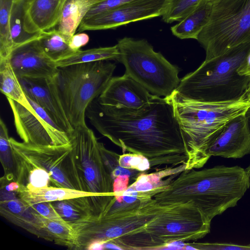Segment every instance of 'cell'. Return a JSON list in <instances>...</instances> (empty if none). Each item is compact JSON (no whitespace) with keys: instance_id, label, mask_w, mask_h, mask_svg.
<instances>
[{"instance_id":"cell-1","label":"cell","mask_w":250,"mask_h":250,"mask_svg":"<svg viewBox=\"0 0 250 250\" xmlns=\"http://www.w3.org/2000/svg\"><path fill=\"white\" fill-rule=\"evenodd\" d=\"M85 117L123 153L146 157L150 169L187 163L189 156L171 95H153L146 106L138 110L104 105L97 98L87 107Z\"/></svg>"},{"instance_id":"cell-2","label":"cell","mask_w":250,"mask_h":250,"mask_svg":"<svg viewBox=\"0 0 250 250\" xmlns=\"http://www.w3.org/2000/svg\"><path fill=\"white\" fill-rule=\"evenodd\" d=\"M250 187L245 169L220 165L184 170L153 198L163 206L189 202L211 221L236 206Z\"/></svg>"},{"instance_id":"cell-3","label":"cell","mask_w":250,"mask_h":250,"mask_svg":"<svg viewBox=\"0 0 250 250\" xmlns=\"http://www.w3.org/2000/svg\"><path fill=\"white\" fill-rule=\"evenodd\" d=\"M174 113L189 156L185 170L203 167L210 157L208 150L224 126L231 119L245 114L250 95L238 100L201 102L171 95Z\"/></svg>"},{"instance_id":"cell-4","label":"cell","mask_w":250,"mask_h":250,"mask_svg":"<svg viewBox=\"0 0 250 250\" xmlns=\"http://www.w3.org/2000/svg\"><path fill=\"white\" fill-rule=\"evenodd\" d=\"M250 55V42L205 60L180 80L175 91L186 99L206 102L234 101L250 95V75L238 72Z\"/></svg>"},{"instance_id":"cell-5","label":"cell","mask_w":250,"mask_h":250,"mask_svg":"<svg viewBox=\"0 0 250 250\" xmlns=\"http://www.w3.org/2000/svg\"><path fill=\"white\" fill-rule=\"evenodd\" d=\"M116 65L108 61L59 67L49 79L51 91L74 129L86 125L85 111L112 78Z\"/></svg>"},{"instance_id":"cell-6","label":"cell","mask_w":250,"mask_h":250,"mask_svg":"<svg viewBox=\"0 0 250 250\" xmlns=\"http://www.w3.org/2000/svg\"><path fill=\"white\" fill-rule=\"evenodd\" d=\"M148 192L126 207L98 215H85L69 223L74 235V250H87L92 244L104 243L144 227L164 208Z\"/></svg>"},{"instance_id":"cell-7","label":"cell","mask_w":250,"mask_h":250,"mask_svg":"<svg viewBox=\"0 0 250 250\" xmlns=\"http://www.w3.org/2000/svg\"><path fill=\"white\" fill-rule=\"evenodd\" d=\"M211 221L189 202L166 205L130 237L138 250L165 249L170 243L196 241L209 233Z\"/></svg>"},{"instance_id":"cell-8","label":"cell","mask_w":250,"mask_h":250,"mask_svg":"<svg viewBox=\"0 0 250 250\" xmlns=\"http://www.w3.org/2000/svg\"><path fill=\"white\" fill-rule=\"evenodd\" d=\"M118 62L125 73L144 86L151 94L170 96L180 82L178 67L171 63L145 39L125 37L118 41Z\"/></svg>"},{"instance_id":"cell-9","label":"cell","mask_w":250,"mask_h":250,"mask_svg":"<svg viewBox=\"0 0 250 250\" xmlns=\"http://www.w3.org/2000/svg\"><path fill=\"white\" fill-rule=\"evenodd\" d=\"M9 140L16 182L30 171L40 169L48 174L50 186L82 191L70 143L61 146H37L19 142L13 138Z\"/></svg>"},{"instance_id":"cell-10","label":"cell","mask_w":250,"mask_h":250,"mask_svg":"<svg viewBox=\"0 0 250 250\" xmlns=\"http://www.w3.org/2000/svg\"><path fill=\"white\" fill-rule=\"evenodd\" d=\"M209 21L197 41L206 51L205 60L250 42V0H216Z\"/></svg>"},{"instance_id":"cell-11","label":"cell","mask_w":250,"mask_h":250,"mask_svg":"<svg viewBox=\"0 0 250 250\" xmlns=\"http://www.w3.org/2000/svg\"><path fill=\"white\" fill-rule=\"evenodd\" d=\"M82 191L100 195L115 194L114 180L104 164L100 142L87 125L69 134Z\"/></svg>"},{"instance_id":"cell-12","label":"cell","mask_w":250,"mask_h":250,"mask_svg":"<svg viewBox=\"0 0 250 250\" xmlns=\"http://www.w3.org/2000/svg\"><path fill=\"white\" fill-rule=\"evenodd\" d=\"M27 98L32 106L30 109L7 98L17 132L23 142L37 146L69 144V134L62 130L42 107Z\"/></svg>"},{"instance_id":"cell-13","label":"cell","mask_w":250,"mask_h":250,"mask_svg":"<svg viewBox=\"0 0 250 250\" xmlns=\"http://www.w3.org/2000/svg\"><path fill=\"white\" fill-rule=\"evenodd\" d=\"M166 0H135L83 19L80 32L115 29L132 22L162 16Z\"/></svg>"},{"instance_id":"cell-14","label":"cell","mask_w":250,"mask_h":250,"mask_svg":"<svg viewBox=\"0 0 250 250\" xmlns=\"http://www.w3.org/2000/svg\"><path fill=\"white\" fill-rule=\"evenodd\" d=\"M250 153V126L246 113L229 120L208 150L210 157L241 158Z\"/></svg>"},{"instance_id":"cell-15","label":"cell","mask_w":250,"mask_h":250,"mask_svg":"<svg viewBox=\"0 0 250 250\" xmlns=\"http://www.w3.org/2000/svg\"><path fill=\"white\" fill-rule=\"evenodd\" d=\"M38 37L15 48L8 58L18 78L50 79L57 72L56 62L43 52Z\"/></svg>"},{"instance_id":"cell-16","label":"cell","mask_w":250,"mask_h":250,"mask_svg":"<svg viewBox=\"0 0 250 250\" xmlns=\"http://www.w3.org/2000/svg\"><path fill=\"white\" fill-rule=\"evenodd\" d=\"M153 96L141 84L125 73L122 76L112 77L98 99L104 105L138 110L146 106Z\"/></svg>"},{"instance_id":"cell-17","label":"cell","mask_w":250,"mask_h":250,"mask_svg":"<svg viewBox=\"0 0 250 250\" xmlns=\"http://www.w3.org/2000/svg\"><path fill=\"white\" fill-rule=\"evenodd\" d=\"M0 214L15 225L45 239L42 215L26 206L16 191H9L0 187Z\"/></svg>"},{"instance_id":"cell-18","label":"cell","mask_w":250,"mask_h":250,"mask_svg":"<svg viewBox=\"0 0 250 250\" xmlns=\"http://www.w3.org/2000/svg\"><path fill=\"white\" fill-rule=\"evenodd\" d=\"M19 79L26 97L42 107L62 130L70 134L74 129L51 91L49 79Z\"/></svg>"},{"instance_id":"cell-19","label":"cell","mask_w":250,"mask_h":250,"mask_svg":"<svg viewBox=\"0 0 250 250\" xmlns=\"http://www.w3.org/2000/svg\"><path fill=\"white\" fill-rule=\"evenodd\" d=\"M66 0H30L25 1L24 26L26 32L38 34L57 25Z\"/></svg>"},{"instance_id":"cell-20","label":"cell","mask_w":250,"mask_h":250,"mask_svg":"<svg viewBox=\"0 0 250 250\" xmlns=\"http://www.w3.org/2000/svg\"><path fill=\"white\" fill-rule=\"evenodd\" d=\"M212 8V2L203 0L178 23L171 27L172 33L182 40L191 39L197 40L199 34L209 21Z\"/></svg>"},{"instance_id":"cell-21","label":"cell","mask_w":250,"mask_h":250,"mask_svg":"<svg viewBox=\"0 0 250 250\" xmlns=\"http://www.w3.org/2000/svg\"><path fill=\"white\" fill-rule=\"evenodd\" d=\"M16 192L19 198L27 205L40 202H52L85 196L109 195L97 194L77 189L53 186H48L31 190L20 185Z\"/></svg>"},{"instance_id":"cell-22","label":"cell","mask_w":250,"mask_h":250,"mask_svg":"<svg viewBox=\"0 0 250 250\" xmlns=\"http://www.w3.org/2000/svg\"><path fill=\"white\" fill-rule=\"evenodd\" d=\"M0 90L7 98L20 103L29 109L31 108L9 59H0Z\"/></svg>"},{"instance_id":"cell-23","label":"cell","mask_w":250,"mask_h":250,"mask_svg":"<svg viewBox=\"0 0 250 250\" xmlns=\"http://www.w3.org/2000/svg\"><path fill=\"white\" fill-rule=\"evenodd\" d=\"M37 41L45 54L55 62L75 52L69 46L70 41L55 27L41 32Z\"/></svg>"},{"instance_id":"cell-24","label":"cell","mask_w":250,"mask_h":250,"mask_svg":"<svg viewBox=\"0 0 250 250\" xmlns=\"http://www.w3.org/2000/svg\"><path fill=\"white\" fill-rule=\"evenodd\" d=\"M186 169V165L176 167H166L151 173L140 174L129 187L138 192H146L169 184Z\"/></svg>"},{"instance_id":"cell-25","label":"cell","mask_w":250,"mask_h":250,"mask_svg":"<svg viewBox=\"0 0 250 250\" xmlns=\"http://www.w3.org/2000/svg\"><path fill=\"white\" fill-rule=\"evenodd\" d=\"M120 52L116 44L108 47H100L85 50H79L71 55L56 62L58 67L72 64L101 61H119Z\"/></svg>"},{"instance_id":"cell-26","label":"cell","mask_w":250,"mask_h":250,"mask_svg":"<svg viewBox=\"0 0 250 250\" xmlns=\"http://www.w3.org/2000/svg\"><path fill=\"white\" fill-rule=\"evenodd\" d=\"M45 240L55 244L73 250L74 235L73 229L67 222L51 220L42 216Z\"/></svg>"},{"instance_id":"cell-27","label":"cell","mask_w":250,"mask_h":250,"mask_svg":"<svg viewBox=\"0 0 250 250\" xmlns=\"http://www.w3.org/2000/svg\"><path fill=\"white\" fill-rule=\"evenodd\" d=\"M25 1L14 0L10 17V32L13 49L37 37L40 33L30 34L24 26V11Z\"/></svg>"},{"instance_id":"cell-28","label":"cell","mask_w":250,"mask_h":250,"mask_svg":"<svg viewBox=\"0 0 250 250\" xmlns=\"http://www.w3.org/2000/svg\"><path fill=\"white\" fill-rule=\"evenodd\" d=\"M14 0H0V59H8L13 50L10 17Z\"/></svg>"},{"instance_id":"cell-29","label":"cell","mask_w":250,"mask_h":250,"mask_svg":"<svg viewBox=\"0 0 250 250\" xmlns=\"http://www.w3.org/2000/svg\"><path fill=\"white\" fill-rule=\"evenodd\" d=\"M203 0H166L162 15L166 23L179 21L194 10Z\"/></svg>"},{"instance_id":"cell-30","label":"cell","mask_w":250,"mask_h":250,"mask_svg":"<svg viewBox=\"0 0 250 250\" xmlns=\"http://www.w3.org/2000/svg\"><path fill=\"white\" fill-rule=\"evenodd\" d=\"M7 128L1 119L0 120V159L4 174L8 180H14V166L12 149Z\"/></svg>"},{"instance_id":"cell-31","label":"cell","mask_w":250,"mask_h":250,"mask_svg":"<svg viewBox=\"0 0 250 250\" xmlns=\"http://www.w3.org/2000/svg\"><path fill=\"white\" fill-rule=\"evenodd\" d=\"M51 203L60 216L68 223L76 221L84 216L71 199L57 201Z\"/></svg>"},{"instance_id":"cell-32","label":"cell","mask_w":250,"mask_h":250,"mask_svg":"<svg viewBox=\"0 0 250 250\" xmlns=\"http://www.w3.org/2000/svg\"><path fill=\"white\" fill-rule=\"evenodd\" d=\"M119 165L123 167L134 169L144 172L150 169L148 160L142 155L132 153H123L119 159Z\"/></svg>"},{"instance_id":"cell-33","label":"cell","mask_w":250,"mask_h":250,"mask_svg":"<svg viewBox=\"0 0 250 250\" xmlns=\"http://www.w3.org/2000/svg\"><path fill=\"white\" fill-rule=\"evenodd\" d=\"M194 250H250V244L240 245L231 243H188Z\"/></svg>"},{"instance_id":"cell-34","label":"cell","mask_w":250,"mask_h":250,"mask_svg":"<svg viewBox=\"0 0 250 250\" xmlns=\"http://www.w3.org/2000/svg\"><path fill=\"white\" fill-rule=\"evenodd\" d=\"M26 205L45 218L61 222H66L58 213L50 202H43Z\"/></svg>"},{"instance_id":"cell-35","label":"cell","mask_w":250,"mask_h":250,"mask_svg":"<svg viewBox=\"0 0 250 250\" xmlns=\"http://www.w3.org/2000/svg\"><path fill=\"white\" fill-rule=\"evenodd\" d=\"M130 178L127 175H121L116 177L114 179L113 192L115 196L123 194L128 188Z\"/></svg>"},{"instance_id":"cell-36","label":"cell","mask_w":250,"mask_h":250,"mask_svg":"<svg viewBox=\"0 0 250 250\" xmlns=\"http://www.w3.org/2000/svg\"><path fill=\"white\" fill-rule=\"evenodd\" d=\"M89 40V36L86 33L74 34L69 42V46L73 51L76 52L80 50L82 47L85 45Z\"/></svg>"},{"instance_id":"cell-37","label":"cell","mask_w":250,"mask_h":250,"mask_svg":"<svg viewBox=\"0 0 250 250\" xmlns=\"http://www.w3.org/2000/svg\"><path fill=\"white\" fill-rule=\"evenodd\" d=\"M249 177V183L250 185V164L249 166L245 169Z\"/></svg>"},{"instance_id":"cell-38","label":"cell","mask_w":250,"mask_h":250,"mask_svg":"<svg viewBox=\"0 0 250 250\" xmlns=\"http://www.w3.org/2000/svg\"><path fill=\"white\" fill-rule=\"evenodd\" d=\"M246 115L247 116V118H248V119L249 120L250 126V106L249 107V108L247 110V112L246 113Z\"/></svg>"},{"instance_id":"cell-39","label":"cell","mask_w":250,"mask_h":250,"mask_svg":"<svg viewBox=\"0 0 250 250\" xmlns=\"http://www.w3.org/2000/svg\"><path fill=\"white\" fill-rule=\"evenodd\" d=\"M247 75H250V63L249 64L248 68L247 71Z\"/></svg>"},{"instance_id":"cell-40","label":"cell","mask_w":250,"mask_h":250,"mask_svg":"<svg viewBox=\"0 0 250 250\" xmlns=\"http://www.w3.org/2000/svg\"><path fill=\"white\" fill-rule=\"evenodd\" d=\"M23 0V1H29L30 0Z\"/></svg>"},{"instance_id":"cell-41","label":"cell","mask_w":250,"mask_h":250,"mask_svg":"<svg viewBox=\"0 0 250 250\" xmlns=\"http://www.w3.org/2000/svg\"><path fill=\"white\" fill-rule=\"evenodd\" d=\"M209 1H210L211 2H213L214 1L216 0H208Z\"/></svg>"}]
</instances>
